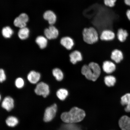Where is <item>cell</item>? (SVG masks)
<instances>
[{"mask_svg": "<svg viewBox=\"0 0 130 130\" xmlns=\"http://www.w3.org/2000/svg\"><path fill=\"white\" fill-rule=\"evenodd\" d=\"M102 69L97 63L92 62L84 64L81 69V74L87 80L95 82L101 75Z\"/></svg>", "mask_w": 130, "mask_h": 130, "instance_id": "6da1fadb", "label": "cell"}, {"mask_svg": "<svg viewBox=\"0 0 130 130\" xmlns=\"http://www.w3.org/2000/svg\"><path fill=\"white\" fill-rule=\"evenodd\" d=\"M85 116V112L83 110L74 107L69 112L63 113L61 115V118L65 123H73L82 121Z\"/></svg>", "mask_w": 130, "mask_h": 130, "instance_id": "7a4b0ae2", "label": "cell"}, {"mask_svg": "<svg viewBox=\"0 0 130 130\" xmlns=\"http://www.w3.org/2000/svg\"><path fill=\"white\" fill-rule=\"evenodd\" d=\"M82 36L84 41L89 45L94 44L100 40V34L93 27L84 28L83 30Z\"/></svg>", "mask_w": 130, "mask_h": 130, "instance_id": "3957f363", "label": "cell"}, {"mask_svg": "<svg viewBox=\"0 0 130 130\" xmlns=\"http://www.w3.org/2000/svg\"><path fill=\"white\" fill-rule=\"evenodd\" d=\"M44 33L45 37L49 40H56L59 35V30L55 25H49L45 29Z\"/></svg>", "mask_w": 130, "mask_h": 130, "instance_id": "277c9868", "label": "cell"}, {"mask_svg": "<svg viewBox=\"0 0 130 130\" xmlns=\"http://www.w3.org/2000/svg\"><path fill=\"white\" fill-rule=\"evenodd\" d=\"M35 92L37 95H42L43 97L46 98L50 93L49 86L45 83H39L36 87Z\"/></svg>", "mask_w": 130, "mask_h": 130, "instance_id": "5b68a950", "label": "cell"}, {"mask_svg": "<svg viewBox=\"0 0 130 130\" xmlns=\"http://www.w3.org/2000/svg\"><path fill=\"white\" fill-rule=\"evenodd\" d=\"M57 110V107L56 104H54L48 107L45 110L43 120L45 122L51 121L56 116Z\"/></svg>", "mask_w": 130, "mask_h": 130, "instance_id": "8992f818", "label": "cell"}, {"mask_svg": "<svg viewBox=\"0 0 130 130\" xmlns=\"http://www.w3.org/2000/svg\"><path fill=\"white\" fill-rule=\"evenodd\" d=\"M116 35L113 30L109 29H105L101 32L100 40L104 41H111L116 38Z\"/></svg>", "mask_w": 130, "mask_h": 130, "instance_id": "52a82bcc", "label": "cell"}, {"mask_svg": "<svg viewBox=\"0 0 130 130\" xmlns=\"http://www.w3.org/2000/svg\"><path fill=\"white\" fill-rule=\"evenodd\" d=\"M102 70L107 74H111L116 69V64L111 60H106L103 62L102 67Z\"/></svg>", "mask_w": 130, "mask_h": 130, "instance_id": "ba28073f", "label": "cell"}, {"mask_svg": "<svg viewBox=\"0 0 130 130\" xmlns=\"http://www.w3.org/2000/svg\"><path fill=\"white\" fill-rule=\"evenodd\" d=\"M29 20V17L27 14L23 13L16 18L14 21V24L16 27L20 28L26 27Z\"/></svg>", "mask_w": 130, "mask_h": 130, "instance_id": "9c48e42d", "label": "cell"}, {"mask_svg": "<svg viewBox=\"0 0 130 130\" xmlns=\"http://www.w3.org/2000/svg\"><path fill=\"white\" fill-rule=\"evenodd\" d=\"M43 17L48 22L49 25H55L57 20V16L56 14L51 10L45 11L43 14Z\"/></svg>", "mask_w": 130, "mask_h": 130, "instance_id": "30bf717a", "label": "cell"}, {"mask_svg": "<svg viewBox=\"0 0 130 130\" xmlns=\"http://www.w3.org/2000/svg\"><path fill=\"white\" fill-rule=\"evenodd\" d=\"M60 43L63 47L69 51L72 50L75 45L74 39L69 36L62 37L60 40Z\"/></svg>", "mask_w": 130, "mask_h": 130, "instance_id": "8fae6325", "label": "cell"}, {"mask_svg": "<svg viewBox=\"0 0 130 130\" xmlns=\"http://www.w3.org/2000/svg\"><path fill=\"white\" fill-rule=\"evenodd\" d=\"M110 59L116 64L121 63L124 59V55L121 50L115 49L111 52Z\"/></svg>", "mask_w": 130, "mask_h": 130, "instance_id": "7c38bea8", "label": "cell"}, {"mask_svg": "<svg viewBox=\"0 0 130 130\" xmlns=\"http://www.w3.org/2000/svg\"><path fill=\"white\" fill-rule=\"evenodd\" d=\"M70 61L73 64H76L77 63L82 61L83 56L81 52L78 50L71 51L69 55Z\"/></svg>", "mask_w": 130, "mask_h": 130, "instance_id": "4fadbf2b", "label": "cell"}, {"mask_svg": "<svg viewBox=\"0 0 130 130\" xmlns=\"http://www.w3.org/2000/svg\"><path fill=\"white\" fill-rule=\"evenodd\" d=\"M2 107L7 111H10L14 106L13 99L10 96L5 98L2 103Z\"/></svg>", "mask_w": 130, "mask_h": 130, "instance_id": "5bb4252c", "label": "cell"}, {"mask_svg": "<svg viewBox=\"0 0 130 130\" xmlns=\"http://www.w3.org/2000/svg\"><path fill=\"white\" fill-rule=\"evenodd\" d=\"M119 125L121 130H130V117L124 115L119 121Z\"/></svg>", "mask_w": 130, "mask_h": 130, "instance_id": "9a60e30c", "label": "cell"}, {"mask_svg": "<svg viewBox=\"0 0 130 130\" xmlns=\"http://www.w3.org/2000/svg\"><path fill=\"white\" fill-rule=\"evenodd\" d=\"M121 102L123 106H126L125 110L127 112H130V93L125 94L121 97Z\"/></svg>", "mask_w": 130, "mask_h": 130, "instance_id": "2e32d148", "label": "cell"}, {"mask_svg": "<svg viewBox=\"0 0 130 130\" xmlns=\"http://www.w3.org/2000/svg\"><path fill=\"white\" fill-rule=\"evenodd\" d=\"M40 73L34 71H31L27 76L29 82L33 84H37L40 80Z\"/></svg>", "mask_w": 130, "mask_h": 130, "instance_id": "e0dca14e", "label": "cell"}, {"mask_svg": "<svg viewBox=\"0 0 130 130\" xmlns=\"http://www.w3.org/2000/svg\"><path fill=\"white\" fill-rule=\"evenodd\" d=\"M104 81L107 87H113L116 83L117 79L112 74H107L104 77Z\"/></svg>", "mask_w": 130, "mask_h": 130, "instance_id": "ac0fdd59", "label": "cell"}, {"mask_svg": "<svg viewBox=\"0 0 130 130\" xmlns=\"http://www.w3.org/2000/svg\"><path fill=\"white\" fill-rule=\"evenodd\" d=\"M129 36L127 31L123 28L118 29L116 34V37L118 40L121 43H124L126 40Z\"/></svg>", "mask_w": 130, "mask_h": 130, "instance_id": "d6986e66", "label": "cell"}, {"mask_svg": "<svg viewBox=\"0 0 130 130\" xmlns=\"http://www.w3.org/2000/svg\"><path fill=\"white\" fill-rule=\"evenodd\" d=\"M52 75L58 82H61L64 78V74L62 70L60 68H56L52 71Z\"/></svg>", "mask_w": 130, "mask_h": 130, "instance_id": "ffe728a7", "label": "cell"}, {"mask_svg": "<svg viewBox=\"0 0 130 130\" xmlns=\"http://www.w3.org/2000/svg\"><path fill=\"white\" fill-rule=\"evenodd\" d=\"M69 95V91L67 89L64 88H61L58 89L56 92L57 97L61 101H64L66 100Z\"/></svg>", "mask_w": 130, "mask_h": 130, "instance_id": "44dd1931", "label": "cell"}, {"mask_svg": "<svg viewBox=\"0 0 130 130\" xmlns=\"http://www.w3.org/2000/svg\"><path fill=\"white\" fill-rule=\"evenodd\" d=\"M36 42L41 49H43L47 46L48 41L46 37L41 36L37 37Z\"/></svg>", "mask_w": 130, "mask_h": 130, "instance_id": "7402d4cb", "label": "cell"}, {"mask_svg": "<svg viewBox=\"0 0 130 130\" xmlns=\"http://www.w3.org/2000/svg\"><path fill=\"white\" fill-rule=\"evenodd\" d=\"M30 31L26 27L20 28L19 30L18 35L20 39L24 40L26 39L29 36Z\"/></svg>", "mask_w": 130, "mask_h": 130, "instance_id": "603a6c76", "label": "cell"}, {"mask_svg": "<svg viewBox=\"0 0 130 130\" xmlns=\"http://www.w3.org/2000/svg\"><path fill=\"white\" fill-rule=\"evenodd\" d=\"M6 122L7 125L10 127H14L17 126L19 122L17 118L13 116L8 117Z\"/></svg>", "mask_w": 130, "mask_h": 130, "instance_id": "cb8c5ba5", "label": "cell"}, {"mask_svg": "<svg viewBox=\"0 0 130 130\" xmlns=\"http://www.w3.org/2000/svg\"><path fill=\"white\" fill-rule=\"evenodd\" d=\"M2 32L3 37L5 38H9L12 37L13 34V31L10 27L6 26L3 29Z\"/></svg>", "mask_w": 130, "mask_h": 130, "instance_id": "d4e9b609", "label": "cell"}, {"mask_svg": "<svg viewBox=\"0 0 130 130\" xmlns=\"http://www.w3.org/2000/svg\"><path fill=\"white\" fill-rule=\"evenodd\" d=\"M61 130H80L79 128L76 125L72 123H68L63 125Z\"/></svg>", "mask_w": 130, "mask_h": 130, "instance_id": "484cf974", "label": "cell"}, {"mask_svg": "<svg viewBox=\"0 0 130 130\" xmlns=\"http://www.w3.org/2000/svg\"><path fill=\"white\" fill-rule=\"evenodd\" d=\"M16 87L18 89H21L24 87V82L22 78L19 77L16 79L15 82Z\"/></svg>", "mask_w": 130, "mask_h": 130, "instance_id": "4316f807", "label": "cell"}, {"mask_svg": "<svg viewBox=\"0 0 130 130\" xmlns=\"http://www.w3.org/2000/svg\"><path fill=\"white\" fill-rule=\"evenodd\" d=\"M117 0H103L104 4L105 6L109 8H113L115 5Z\"/></svg>", "mask_w": 130, "mask_h": 130, "instance_id": "83f0119b", "label": "cell"}, {"mask_svg": "<svg viewBox=\"0 0 130 130\" xmlns=\"http://www.w3.org/2000/svg\"><path fill=\"white\" fill-rule=\"evenodd\" d=\"M6 76L4 70L0 69V82L2 83L6 80Z\"/></svg>", "mask_w": 130, "mask_h": 130, "instance_id": "f1b7e54d", "label": "cell"}, {"mask_svg": "<svg viewBox=\"0 0 130 130\" xmlns=\"http://www.w3.org/2000/svg\"><path fill=\"white\" fill-rule=\"evenodd\" d=\"M126 14L128 19L130 21V9H128L127 11Z\"/></svg>", "mask_w": 130, "mask_h": 130, "instance_id": "f546056e", "label": "cell"}, {"mask_svg": "<svg viewBox=\"0 0 130 130\" xmlns=\"http://www.w3.org/2000/svg\"><path fill=\"white\" fill-rule=\"evenodd\" d=\"M125 4L130 7V0H124Z\"/></svg>", "mask_w": 130, "mask_h": 130, "instance_id": "4dcf8cb0", "label": "cell"}, {"mask_svg": "<svg viewBox=\"0 0 130 130\" xmlns=\"http://www.w3.org/2000/svg\"><path fill=\"white\" fill-rule=\"evenodd\" d=\"M1 94H0V101H1Z\"/></svg>", "mask_w": 130, "mask_h": 130, "instance_id": "1f68e13d", "label": "cell"}]
</instances>
